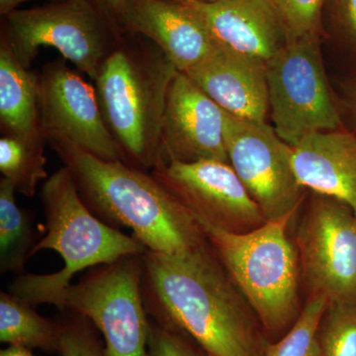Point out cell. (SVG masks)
Returning a JSON list of instances; mask_svg holds the SVG:
<instances>
[{
	"instance_id": "obj_25",
	"label": "cell",
	"mask_w": 356,
	"mask_h": 356,
	"mask_svg": "<svg viewBox=\"0 0 356 356\" xmlns=\"http://www.w3.org/2000/svg\"><path fill=\"white\" fill-rule=\"evenodd\" d=\"M60 323V356H105L104 348L88 318L74 313Z\"/></svg>"
},
{
	"instance_id": "obj_31",
	"label": "cell",
	"mask_w": 356,
	"mask_h": 356,
	"mask_svg": "<svg viewBox=\"0 0 356 356\" xmlns=\"http://www.w3.org/2000/svg\"><path fill=\"white\" fill-rule=\"evenodd\" d=\"M0 356H35L29 348L22 346H9L6 350L0 351Z\"/></svg>"
},
{
	"instance_id": "obj_18",
	"label": "cell",
	"mask_w": 356,
	"mask_h": 356,
	"mask_svg": "<svg viewBox=\"0 0 356 356\" xmlns=\"http://www.w3.org/2000/svg\"><path fill=\"white\" fill-rule=\"evenodd\" d=\"M0 128L2 136L44 139L40 127L38 74L26 69L18 62L2 35L0 38Z\"/></svg>"
},
{
	"instance_id": "obj_20",
	"label": "cell",
	"mask_w": 356,
	"mask_h": 356,
	"mask_svg": "<svg viewBox=\"0 0 356 356\" xmlns=\"http://www.w3.org/2000/svg\"><path fill=\"white\" fill-rule=\"evenodd\" d=\"M15 187L9 180H0V270L22 274L26 261L36 245L33 222L28 211L15 200Z\"/></svg>"
},
{
	"instance_id": "obj_14",
	"label": "cell",
	"mask_w": 356,
	"mask_h": 356,
	"mask_svg": "<svg viewBox=\"0 0 356 356\" xmlns=\"http://www.w3.org/2000/svg\"><path fill=\"white\" fill-rule=\"evenodd\" d=\"M122 31L153 42L184 74L218 50L200 18L172 0H127Z\"/></svg>"
},
{
	"instance_id": "obj_23",
	"label": "cell",
	"mask_w": 356,
	"mask_h": 356,
	"mask_svg": "<svg viewBox=\"0 0 356 356\" xmlns=\"http://www.w3.org/2000/svg\"><path fill=\"white\" fill-rule=\"evenodd\" d=\"M318 341L323 356H356V305L329 303Z\"/></svg>"
},
{
	"instance_id": "obj_10",
	"label": "cell",
	"mask_w": 356,
	"mask_h": 356,
	"mask_svg": "<svg viewBox=\"0 0 356 356\" xmlns=\"http://www.w3.org/2000/svg\"><path fill=\"white\" fill-rule=\"evenodd\" d=\"M225 146L234 168L266 221L294 217L305 197L293 165V147L266 121L226 112Z\"/></svg>"
},
{
	"instance_id": "obj_13",
	"label": "cell",
	"mask_w": 356,
	"mask_h": 356,
	"mask_svg": "<svg viewBox=\"0 0 356 356\" xmlns=\"http://www.w3.org/2000/svg\"><path fill=\"white\" fill-rule=\"evenodd\" d=\"M225 122L226 111L191 77L178 72L166 100L158 166L172 161L205 159L229 163L225 146Z\"/></svg>"
},
{
	"instance_id": "obj_28",
	"label": "cell",
	"mask_w": 356,
	"mask_h": 356,
	"mask_svg": "<svg viewBox=\"0 0 356 356\" xmlns=\"http://www.w3.org/2000/svg\"><path fill=\"white\" fill-rule=\"evenodd\" d=\"M107 18L110 24L113 26L115 31L121 37L124 36L122 31V21L125 13L127 0H91Z\"/></svg>"
},
{
	"instance_id": "obj_17",
	"label": "cell",
	"mask_w": 356,
	"mask_h": 356,
	"mask_svg": "<svg viewBox=\"0 0 356 356\" xmlns=\"http://www.w3.org/2000/svg\"><path fill=\"white\" fill-rule=\"evenodd\" d=\"M292 147L300 184L341 201L356 216V134L346 127L316 133Z\"/></svg>"
},
{
	"instance_id": "obj_5",
	"label": "cell",
	"mask_w": 356,
	"mask_h": 356,
	"mask_svg": "<svg viewBox=\"0 0 356 356\" xmlns=\"http://www.w3.org/2000/svg\"><path fill=\"white\" fill-rule=\"evenodd\" d=\"M291 220L266 221L243 233L197 220L236 286L273 337L287 332L301 313L299 255L287 235Z\"/></svg>"
},
{
	"instance_id": "obj_8",
	"label": "cell",
	"mask_w": 356,
	"mask_h": 356,
	"mask_svg": "<svg viewBox=\"0 0 356 356\" xmlns=\"http://www.w3.org/2000/svg\"><path fill=\"white\" fill-rule=\"evenodd\" d=\"M143 254L93 267L63 296V312L88 318L102 332L105 356H149V320L142 294Z\"/></svg>"
},
{
	"instance_id": "obj_27",
	"label": "cell",
	"mask_w": 356,
	"mask_h": 356,
	"mask_svg": "<svg viewBox=\"0 0 356 356\" xmlns=\"http://www.w3.org/2000/svg\"><path fill=\"white\" fill-rule=\"evenodd\" d=\"M191 341L181 332L159 324L153 318L149 320V356H203L204 351L195 350Z\"/></svg>"
},
{
	"instance_id": "obj_3",
	"label": "cell",
	"mask_w": 356,
	"mask_h": 356,
	"mask_svg": "<svg viewBox=\"0 0 356 356\" xmlns=\"http://www.w3.org/2000/svg\"><path fill=\"white\" fill-rule=\"evenodd\" d=\"M124 36L96 77V96L125 163L152 172L159 163L166 100L178 70L153 42Z\"/></svg>"
},
{
	"instance_id": "obj_22",
	"label": "cell",
	"mask_w": 356,
	"mask_h": 356,
	"mask_svg": "<svg viewBox=\"0 0 356 356\" xmlns=\"http://www.w3.org/2000/svg\"><path fill=\"white\" fill-rule=\"evenodd\" d=\"M327 306L324 295H310L292 327L280 341L266 343L262 356H323L318 330Z\"/></svg>"
},
{
	"instance_id": "obj_4",
	"label": "cell",
	"mask_w": 356,
	"mask_h": 356,
	"mask_svg": "<svg viewBox=\"0 0 356 356\" xmlns=\"http://www.w3.org/2000/svg\"><path fill=\"white\" fill-rule=\"evenodd\" d=\"M41 201L46 235L33 248L31 257L53 250L65 266L58 273L43 275L20 274L10 283L8 291L32 306L50 304L63 312V296L76 273L146 252L147 248L135 236L105 224L88 209L65 166L47 178Z\"/></svg>"
},
{
	"instance_id": "obj_1",
	"label": "cell",
	"mask_w": 356,
	"mask_h": 356,
	"mask_svg": "<svg viewBox=\"0 0 356 356\" xmlns=\"http://www.w3.org/2000/svg\"><path fill=\"white\" fill-rule=\"evenodd\" d=\"M142 294L147 315L213 356H262L266 341L248 305L208 243L182 254L147 250Z\"/></svg>"
},
{
	"instance_id": "obj_32",
	"label": "cell",
	"mask_w": 356,
	"mask_h": 356,
	"mask_svg": "<svg viewBox=\"0 0 356 356\" xmlns=\"http://www.w3.org/2000/svg\"><path fill=\"white\" fill-rule=\"evenodd\" d=\"M172 1H184V0H172ZM189 1L204 2V3H210V2L218 1V0H189Z\"/></svg>"
},
{
	"instance_id": "obj_11",
	"label": "cell",
	"mask_w": 356,
	"mask_h": 356,
	"mask_svg": "<svg viewBox=\"0 0 356 356\" xmlns=\"http://www.w3.org/2000/svg\"><path fill=\"white\" fill-rule=\"evenodd\" d=\"M40 127L47 143L63 140L105 159L124 161L103 120L95 86L64 60L48 63L38 72Z\"/></svg>"
},
{
	"instance_id": "obj_6",
	"label": "cell",
	"mask_w": 356,
	"mask_h": 356,
	"mask_svg": "<svg viewBox=\"0 0 356 356\" xmlns=\"http://www.w3.org/2000/svg\"><path fill=\"white\" fill-rule=\"evenodd\" d=\"M4 17L1 35L26 69L42 47H50L92 81L122 38L91 0L15 9Z\"/></svg>"
},
{
	"instance_id": "obj_24",
	"label": "cell",
	"mask_w": 356,
	"mask_h": 356,
	"mask_svg": "<svg viewBox=\"0 0 356 356\" xmlns=\"http://www.w3.org/2000/svg\"><path fill=\"white\" fill-rule=\"evenodd\" d=\"M280 18L288 39L324 35L325 0H267Z\"/></svg>"
},
{
	"instance_id": "obj_19",
	"label": "cell",
	"mask_w": 356,
	"mask_h": 356,
	"mask_svg": "<svg viewBox=\"0 0 356 356\" xmlns=\"http://www.w3.org/2000/svg\"><path fill=\"white\" fill-rule=\"evenodd\" d=\"M62 323L54 322L34 306L11 294H0V341L9 346L58 353Z\"/></svg>"
},
{
	"instance_id": "obj_26",
	"label": "cell",
	"mask_w": 356,
	"mask_h": 356,
	"mask_svg": "<svg viewBox=\"0 0 356 356\" xmlns=\"http://www.w3.org/2000/svg\"><path fill=\"white\" fill-rule=\"evenodd\" d=\"M356 60V0H325L324 26Z\"/></svg>"
},
{
	"instance_id": "obj_7",
	"label": "cell",
	"mask_w": 356,
	"mask_h": 356,
	"mask_svg": "<svg viewBox=\"0 0 356 356\" xmlns=\"http://www.w3.org/2000/svg\"><path fill=\"white\" fill-rule=\"evenodd\" d=\"M321 40H290L266 63L273 127L292 147L313 134L344 128L341 105L325 74Z\"/></svg>"
},
{
	"instance_id": "obj_21",
	"label": "cell",
	"mask_w": 356,
	"mask_h": 356,
	"mask_svg": "<svg viewBox=\"0 0 356 356\" xmlns=\"http://www.w3.org/2000/svg\"><path fill=\"white\" fill-rule=\"evenodd\" d=\"M43 138L22 139L2 136L0 139V172L15 187L16 193L31 198L41 180L48 178Z\"/></svg>"
},
{
	"instance_id": "obj_30",
	"label": "cell",
	"mask_w": 356,
	"mask_h": 356,
	"mask_svg": "<svg viewBox=\"0 0 356 356\" xmlns=\"http://www.w3.org/2000/svg\"><path fill=\"white\" fill-rule=\"evenodd\" d=\"M27 1H31V0H0V14L2 16H6L7 14L17 9L18 6Z\"/></svg>"
},
{
	"instance_id": "obj_33",
	"label": "cell",
	"mask_w": 356,
	"mask_h": 356,
	"mask_svg": "<svg viewBox=\"0 0 356 356\" xmlns=\"http://www.w3.org/2000/svg\"><path fill=\"white\" fill-rule=\"evenodd\" d=\"M204 351V350H203ZM203 356H213V355H208V353H206L205 351H204V355Z\"/></svg>"
},
{
	"instance_id": "obj_12",
	"label": "cell",
	"mask_w": 356,
	"mask_h": 356,
	"mask_svg": "<svg viewBox=\"0 0 356 356\" xmlns=\"http://www.w3.org/2000/svg\"><path fill=\"white\" fill-rule=\"evenodd\" d=\"M151 172L196 220L234 233L252 231L266 222L229 163L172 161Z\"/></svg>"
},
{
	"instance_id": "obj_16",
	"label": "cell",
	"mask_w": 356,
	"mask_h": 356,
	"mask_svg": "<svg viewBox=\"0 0 356 356\" xmlns=\"http://www.w3.org/2000/svg\"><path fill=\"white\" fill-rule=\"evenodd\" d=\"M185 74L227 113L243 120L266 121L268 86L264 60L218 49Z\"/></svg>"
},
{
	"instance_id": "obj_29",
	"label": "cell",
	"mask_w": 356,
	"mask_h": 356,
	"mask_svg": "<svg viewBox=\"0 0 356 356\" xmlns=\"http://www.w3.org/2000/svg\"><path fill=\"white\" fill-rule=\"evenodd\" d=\"M341 113L350 121L351 130L356 134V79L344 84L341 102Z\"/></svg>"
},
{
	"instance_id": "obj_2",
	"label": "cell",
	"mask_w": 356,
	"mask_h": 356,
	"mask_svg": "<svg viewBox=\"0 0 356 356\" xmlns=\"http://www.w3.org/2000/svg\"><path fill=\"white\" fill-rule=\"evenodd\" d=\"M49 144L81 200L105 224L132 229L147 250L161 254H182L208 243L197 220L151 172L105 161L63 140Z\"/></svg>"
},
{
	"instance_id": "obj_9",
	"label": "cell",
	"mask_w": 356,
	"mask_h": 356,
	"mask_svg": "<svg viewBox=\"0 0 356 356\" xmlns=\"http://www.w3.org/2000/svg\"><path fill=\"white\" fill-rule=\"evenodd\" d=\"M296 248L310 295L356 305V216L348 205L313 192L297 231Z\"/></svg>"
},
{
	"instance_id": "obj_15",
	"label": "cell",
	"mask_w": 356,
	"mask_h": 356,
	"mask_svg": "<svg viewBox=\"0 0 356 356\" xmlns=\"http://www.w3.org/2000/svg\"><path fill=\"white\" fill-rule=\"evenodd\" d=\"M177 2L200 18L220 50L267 63L289 41L284 26L267 0Z\"/></svg>"
}]
</instances>
